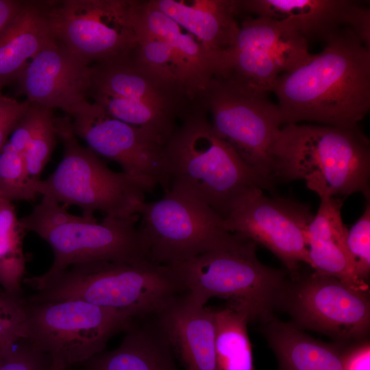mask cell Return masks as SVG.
<instances>
[{"mask_svg":"<svg viewBox=\"0 0 370 370\" xmlns=\"http://www.w3.org/2000/svg\"><path fill=\"white\" fill-rule=\"evenodd\" d=\"M120 345L86 362L88 370H179L174 354L158 322L125 331Z\"/></svg>","mask_w":370,"mask_h":370,"instance_id":"24","label":"cell"},{"mask_svg":"<svg viewBox=\"0 0 370 370\" xmlns=\"http://www.w3.org/2000/svg\"><path fill=\"white\" fill-rule=\"evenodd\" d=\"M325 44L320 53L276 79L272 92L283 124L354 127L368 114L370 49L349 28Z\"/></svg>","mask_w":370,"mask_h":370,"instance_id":"1","label":"cell"},{"mask_svg":"<svg viewBox=\"0 0 370 370\" xmlns=\"http://www.w3.org/2000/svg\"><path fill=\"white\" fill-rule=\"evenodd\" d=\"M163 158L167 190L198 199L223 220L245 195L270 188L217 135L207 111L196 100L164 145Z\"/></svg>","mask_w":370,"mask_h":370,"instance_id":"2","label":"cell"},{"mask_svg":"<svg viewBox=\"0 0 370 370\" xmlns=\"http://www.w3.org/2000/svg\"><path fill=\"white\" fill-rule=\"evenodd\" d=\"M25 233L12 202L0 197V288L16 297H23L27 263L23 251Z\"/></svg>","mask_w":370,"mask_h":370,"instance_id":"27","label":"cell"},{"mask_svg":"<svg viewBox=\"0 0 370 370\" xmlns=\"http://www.w3.org/2000/svg\"><path fill=\"white\" fill-rule=\"evenodd\" d=\"M34 121L29 139L23 152L32 180H40L56 145L55 117L52 110L33 103Z\"/></svg>","mask_w":370,"mask_h":370,"instance_id":"28","label":"cell"},{"mask_svg":"<svg viewBox=\"0 0 370 370\" xmlns=\"http://www.w3.org/2000/svg\"><path fill=\"white\" fill-rule=\"evenodd\" d=\"M73 130L97 156L118 163L125 174L169 187L163 145L141 129L112 117L88 101L72 117Z\"/></svg>","mask_w":370,"mask_h":370,"instance_id":"15","label":"cell"},{"mask_svg":"<svg viewBox=\"0 0 370 370\" xmlns=\"http://www.w3.org/2000/svg\"><path fill=\"white\" fill-rule=\"evenodd\" d=\"M308 43L288 19L246 16L232 46L263 51L275 58L286 72L310 57Z\"/></svg>","mask_w":370,"mask_h":370,"instance_id":"25","label":"cell"},{"mask_svg":"<svg viewBox=\"0 0 370 370\" xmlns=\"http://www.w3.org/2000/svg\"><path fill=\"white\" fill-rule=\"evenodd\" d=\"M27 100L73 117L89 101L92 70L53 39L27 64L17 80Z\"/></svg>","mask_w":370,"mask_h":370,"instance_id":"17","label":"cell"},{"mask_svg":"<svg viewBox=\"0 0 370 370\" xmlns=\"http://www.w3.org/2000/svg\"><path fill=\"white\" fill-rule=\"evenodd\" d=\"M151 1L195 36L212 53L232 46L238 34V0Z\"/></svg>","mask_w":370,"mask_h":370,"instance_id":"21","label":"cell"},{"mask_svg":"<svg viewBox=\"0 0 370 370\" xmlns=\"http://www.w3.org/2000/svg\"><path fill=\"white\" fill-rule=\"evenodd\" d=\"M138 215L122 219L93 218L70 213L67 206L43 196L28 214L19 219L22 227L43 239L53 253V262L43 274L32 277L45 280L66 268L93 261L136 263L147 258L145 245L136 222Z\"/></svg>","mask_w":370,"mask_h":370,"instance_id":"7","label":"cell"},{"mask_svg":"<svg viewBox=\"0 0 370 370\" xmlns=\"http://www.w3.org/2000/svg\"><path fill=\"white\" fill-rule=\"evenodd\" d=\"M23 155L7 141L0 151V197L10 201L38 197L32 186Z\"/></svg>","mask_w":370,"mask_h":370,"instance_id":"29","label":"cell"},{"mask_svg":"<svg viewBox=\"0 0 370 370\" xmlns=\"http://www.w3.org/2000/svg\"><path fill=\"white\" fill-rule=\"evenodd\" d=\"M343 362L345 370H369V342L362 341L352 346L344 347Z\"/></svg>","mask_w":370,"mask_h":370,"instance_id":"34","label":"cell"},{"mask_svg":"<svg viewBox=\"0 0 370 370\" xmlns=\"http://www.w3.org/2000/svg\"><path fill=\"white\" fill-rule=\"evenodd\" d=\"M314 215L306 204L269 197L262 189H256L238 201L224 227L271 251L293 277L301 262L310 265L308 228Z\"/></svg>","mask_w":370,"mask_h":370,"instance_id":"14","label":"cell"},{"mask_svg":"<svg viewBox=\"0 0 370 370\" xmlns=\"http://www.w3.org/2000/svg\"><path fill=\"white\" fill-rule=\"evenodd\" d=\"M279 306L298 328L325 334L343 345L362 341L369 332V292L355 290L333 276L314 271L291 277Z\"/></svg>","mask_w":370,"mask_h":370,"instance_id":"13","label":"cell"},{"mask_svg":"<svg viewBox=\"0 0 370 370\" xmlns=\"http://www.w3.org/2000/svg\"><path fill=\"white\" fill-rule=\"evenodd\" d=\"M26 301L0 288V350L25 338Z\"/></svg>","mask_w":370,"mask_h":370,"instance_id":"30","label":"cell"},{"mask_svg":"<svg viewBox=\"0 0 370 370\" xmlns=\"http://www.w3.org/2000/svg\"><path fill=\"white\" fill-rule=\"evenodd\" d=\"M132 0L40 1L53 39L90 66L138 47Z\"/></svg>","mask_w":370,"mask_h":370,"instance_id":"12","label":"cell"},{"mask_svg":"<svg viewBox=\"0 0 370 370\" xmlns=\"http://www.w3.org/2000/svg\"><path fill=\"white\" fill-rule=\"evenodd\" d=\"M131 16L133 26L156 36L164 44L177 80L195 101L214 76L212 53L151 0H132Z\"/></svg>","mask_w":370,"mask_h":370,"instance_id":"18","label":"cell"},{"mask_svg":"<svg viewBox=\"0 0 370 370\" xmlns=\"http://www.w3.org/2000/svg\"><path fill=\"white\" fill-rule=\"evenodd\" d=\"M29 106L27 100L19 101L5 96L0 88V151Z\"/></svg>","mask_w":370,"mask_h":370,"instance_id":"33","label":"cell"},{"mask_svg":"<svg viewBox=\"0 0 370 370\" xmlns=\"http://www.w3.org/2000/svg\"><path fill=\"white\" fill-rule=\"evenodd\" d=\"M53 40L40 1H25L0 34V88L17 82L30 61Z\"/></svg>","mask_w":370,"mask_h":370,"instance_id":"23","label":"cell"},{"mask_svg":"<svg viewBox=\"0 0 370 370\" xmlns=\"http://www.w3.org/2000/svg\"><path fill=\"white\" fill-rule=\"evenodd\" d=\"M196 100L211 125L270 186L275 178L273 147L283 124L267 94L213 77Z\"/></svg>","mask_w":370,"mask_h":370,"instance_id":"11","label":"cell"},{"mask_svg":"<svg viewBox=\"0 0 370 370\" xmlns=\"http://www.w3.org/2000/svg\"><path fill=\"white\" fill-rule=\"evenodd\" d=\"M320 199L308 228L310 266L316 273L333 276L355 290L369 292L367 282L356 274L348 251V229L342 220V200Z\"/></svg>","mask_w":370,"mask_h":370,"instance_id":"20","label":"cell"},{"mask_svg":"<svg viewBox=\"0 0 370 370\" xmlns=\"http://www.w3.org/2000/svg\"><path fill=\"white\" fill-rule=\"evenodd\" d=\"M256 246L245 240L172 267L195 301L206 305L212 297L223 299L247 312L251 321L263 323L273 317L288 280L284 271L258 260Z\"/></svg>","mask_w":370,"mask_h":370,"instance_id":"8","label":"cell"},{"mask_svg":"<svg viewBox=\"0 0 370 370\" xmlns=\"http://www.w3.org/2000/svg\"><path fill=\"white\" fill-rule=\"evenodd\" d=\"M212 310L217 370H254L247 312L227 303L223 308Z\"/></svg>","mask_w":370,"mask_h":370,"instance_id":"26","label":"cell"},{"mask_svg":"<svg viewBox=\"0 0 370 370\" xmlns=\"http://www.w3.org/2000/svg\"><path fill=\"white\" fill-rule=\"evenodd\" d=\"M49 370H66V369L51 363Z\"/></svg>","mask_w":370,"mask_h":370,"instance_id":"36","label":"cell"},{"mask_svg":"<svg viewBox=\"0 0 370 370\" xmlns=\"http://www.w3.org/2000/svg\"><path fill=\"white\" fill-rule=\"evenodd\" d=\"M238 10L256 17L291 20L309 40L323 41L352 29L370 48V8L352 0H238Z\"/></svg>","mask_w":370,"mask_h":370,"instance_id":"16","label":"cell"},{"mask_svg":"<svg viewBox=\"0 0 370 370\" xmlns=\"http://www.w3.org/2000/svg\"><path fill=\"white\" fill-rule=\"evenodd\" d=\"M138 227L149 261L173 266L204 253L235 247L247 240L228 232L206 204L169 189L157 201L138 208Z\"/></svg>","mask_w":370,"mask_h":370,"instance_id":"10","label":"cell"},{"mask_svg":"<svg viewBox=\"0 0 370 370\" xmlns=\"http://www.w3.org/2000/svg\"><path fill=\"white\" fill-rule=\"evenodd\" d=\"M347 245L354 269L364 281L370 273V205L347 232Z\"/></svg>","mask_w":370,"mask_h":370,"instance_id":"31","label":"cell"},{"mask_svg":"<svg viewBox=\"0 0 370 370\" xmlns=\"http://www.w3.org/2000/svg\"><path fill=\"white\" fill-rule=\"evenodd\" d=\"M1 350H0V351H1Z\"/></svg>","mask_w":370,"mask_h":370,"instance_id":"37","label":"cell"},{"mask_svg":"<svg viewBox=\"0 0 370 370\" xmlns=\"http://www.w3.org/2000/svg\"><path fill=\"white\" fill-rule=\"evenodd\" d=\"M90 67L92 101L163 146L195 101L177 81L143 60L138 47Z\"/></svg>","mask_w":370,"mask_h":370,"instance_id":"5","label":"cell"},{"mask_svg":"<svg viewBox=\"0 0 370 370\" xmlns=\"http://www.w3.org/2000/svg\"><path fill=\"white\" fill-rule=\"evenodd\" d=\"M156 316L173 354L185 370H217L212 308L185 292Z\"/></svg>","mask_w":370,"mask_h":370,"instance_id":"19","label":"cell"},{"mask_svg":"<svg viewBox=\"0 0 370 370\" xmlns=\"http://www.w3.org/2000/svg\"><path fill=\"white\" fill-rule=\"evenodd\" d=\"M25 301V338L66 369L103 352L113 336L133 324L124 312L80 299Z\"/></svg>","mask_w":370,"mask_h":370,"instance_id":"9","label":"cell"},{"mask_svg":"<svg viewBox=\"0 0 370 370\" xmlns=\"http://www.w3.org/2000/svg\"><path fill=\"white\" fill-rule=\"evenodd\" d=\"M54 124L63 145L62 158L47 178L32 181L34 190L66 206L79 208L85 217L93 218L97 211L114 218L138 215L145 195L156 185L110 169L89 147L80 145L70 117H55Z\"/></svg>","mask_w":370,"mask_h":370,"instance_id":"6","label":"cell"},{"mask_svg":"<svg viewBox=\"0 0 370 370\" xmlns=\"http://www.w3.org/2000/svg\"><path fill=\"white\" fill-rule=\"evenodd\" d=\"M28 302L74 299L124 312L132 318L158 314L186 292L173 267L93 261L72 265L45 280L29 278Z\"/></svg>","mask_w":370,"mask_h":370,"instance_id":"4","label":"cell"},{"mask_svg":"<svg viewBox=\"0 0 370 370\" xmlns=\"http://www.w3.org/2000/svg\"><path fill=\"white\" fill-rule=\"evenodd\" d=\"M261 330L278 370H345L343 345L318 341L274 316L262 323Z\"/></svg>","mask_w":370,"mask_h":370,"instance_id":"22","label":"cell"},{"mask_svg":"<svg viewBox=\"0 0 370 370\" xmlns=\"http://www.w3.org/2000/svg\"><path fill=\"white\" fill-rule=\"evenodd\" d=\"M24 1L0 0V34L18 13Z\"/></svg>","mask_w":370,"mask_h":370,"instance_id":"35","label":"cell"},{"mask_svg":"<svg viewBox=\"0 0 370 370\" xmlns=\"http://www.w3.org/2000/svg\"><path fill=\"white\" fill-rule=\"evenodd\" d=\"M51 365L50 358L25 338L0 351V370H49Z\"/></svg>","mask_w":370,"mask_h":370,"instance_id":"32","label":"cell"},{"mask_svg":"<svg viewBox=\"0 0 370 370\" xmlns=\"http://www.w3.org/2000/svg\"><path fill=\"white\" fill-rule=\"evenodd\" d=\"M273 156L275 177L304 180L320 199L361 193L369 200V141L358 126L286 124Z\"/></svg>","mask_w":370,"mask_h":370,"instance_id":"3","label":"cell"}]
</instances>
